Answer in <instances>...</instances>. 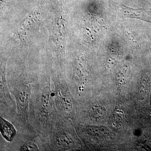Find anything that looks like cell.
Segmentation results:
<instances>
[{
  "instance_id": "cell-1",
  "label": "cell",
  "mask_w": 151,
  "mask_h": 151,
  "mask_svg": "<svg viewBox=\"0 0 151 151\" xmlns=\"http://www.w3.org/2000/svg\"><path fill=\"white\" fill-rule=\"evenodd\" d=\"M51 47L57 53H65L66 42V15L63 11H58L52 17L49 27Z\"/></svg>"
},
{
  "instance_id": "cell-2",
  "label": "cell",
  "mask_w": 151,
  "mask_h": 151,
  "mask_svg": "<svg viewBox=\"0 0 151 151\" xmlns=\"http://www.w3.org/2000/svg\"><path fill=\"white\" fill-rule=\"evenodd\" d=\"M42 21V14L40 9H34L20 23L12 38L25 42L39 31Z\"/></svg>"
},
{
  "instance_id": "cell-3",
  "label": "cell",
  "mask_w": 151,
  "mask_h": 151,
  "mask_svg": "<svg viewBox=\"0 0 151 151\" xmlns=\"http://www.w3.org/2000/svg\"><path fill=\"white\" fill-rule=\"evenodd\" d=\"M14 95L16 100L18 112L24 118L27 117L28 106L31 94L29 86L25 84H21L14 89Z\"/></svg>"
},
{
  "instance_id": "cell-4",
  "label": "cell",
  "mask_w": 151,
  "mask_h": 151,
  "mask_svg": "<svg viewBox=\"0 0 151 151\" xmlns=\"http://www.w3.org/2000/svg\"><path fill=\"white\" fill-rule=\"evenodd\" d=\"M122 12L125 17L142 20L151 22V16L148 12L141 9H135L123 5Z\"/></svg>"
},
{
  "instance_id": "cell-5",
  "label": "cell",
  "mask_w": 151,
  "mask_h": 151,
  "mask_svg": "<svg viewBox=\"0 0 151 151\" xmlns=\"http://www.w3.org/2000/svg\"><path fill=\"white\" fill-rule=\"evenodd\" d=\"M58 98L60 105L64 112H70L73 108V103L70 94L65 88H59L58 90Z\"/></svg>"
},
{
  "instance_id": "cell-6",
  "label": "cell",
  "mask_w": 151,
  "mask_h": 151,
  "mask_svg": "<svg viewBox=\"0 0 151 151\" xmlns=\"http://www.w3.org/2000/svg\"><path fill=\"white\" fill-rule=\"evenodd\" d=\"M0 126L1 134L3 137L8 142L13 140L16 135L17 131L12 124L1 116Z\"/></svg>"
},
{
  "instance_id": "cell-7",
  "label": "cell",
  "mask_w": 151,
  "mask_h": 151,
  "mask_svg": "<svg viewBox=\"0 0 151 151\" xmlns=\"http://www.w3.org/2000/svg\"><path fill=\"white\" fill-rule=\"evenodd\" d=\"M56 142L58 146L64 149L69 148L73 145L72 139L65 133H61L58 135Z\"/></svg>"
},
{
  "instance_id": "cell-8",
  "label": "cell",
  "mask_w": 151,
  "mask_h": 151,
  "mask_svg": "<svg viewBox=\"0 0 151 151\" xmlns=\"http://www.w3.org/2000/svg\"><path fill=\"white\" fill-rule=\"evenodd\" d=\"M105 108L102 105H94L91 111V116L95 120H101L105 114Z\"/></svg>"
},
{
  "instance_id": "cell-9",
  "label": "cell",
  "mask_w": 151,
  "mask_h": 151,
  "mask_svg": "<svg viewBox=\"0 0 151 151\" xmlns=\"http://www.w3.org/2000/svg\"><path fill=\"white\" fill-rule=\"evenodd\" d=\"M41 99L42 107L47 110H48L50 104V91L49 87L47 86L44 89Z\"/></svg>"
},
{
  "instance_id": "cell-10",
  "label": "cell",
  "mask_w": 151,
  "mask_h": 151,
  "mask_svg": "<svg viewBox=\"0 0 151 151\" xmlns=\"http://www.w3.org/2000/svg\"><path fill=\"white\" fill-rule=\"evenodd\" d=\"M38 150V147L34 143H29L22 146L20 150L22 151H37Z\"/></svg>"
},
{
  "instance_id": "cell-11",
  "label": "cell",
  "mask_w": 151,
  "mask_h": 151,
  "mask_svg": "<svg viewBox=\"0 0 151 151\" xmlns=\"http://www.w3.org/2000/svg\"><path fill=\"white\" fill-rule=\"evenodd\" d=\"M3 1H4V0H1V1L3 2Z\"/></svg>"
}]
</instances>
